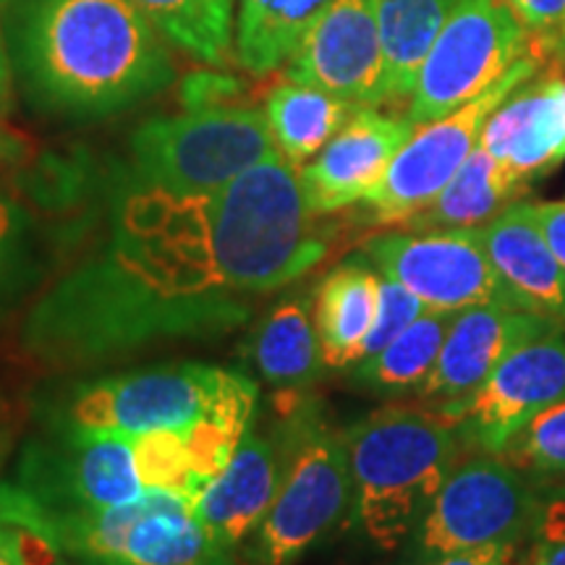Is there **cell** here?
Masks as SVG:
<instances>
[{
  "label": "cell",
  "instance_id": "cell-34",
  "mask_svg": "<svg viewBox=\"0 0 565 565\" xmlns=\"http://www.w3.org/2000/svg\"><path fill=\"white\" fill-rule=\"evenodd\" d=\"M238 87H242V82L231 79V76L200 71V74H192L183 79V103H186L189 110L231 105L228 97L236 95Z\"/></svg>",
  "mask_w": 565,
  "mask_h": 565
},
{
  "label": "cell",
  "instance_id": "cell-5",
  "mask_svg": "<svg viewBox=\"0 0 565 565\" xmlns=\"http://www.w3.org/2000/svg\"><path fill=\"white\" fill-rule=\"evenodd\" d=\"M288 429V461L270 511L246 545L252 565H294L353 505L349 448L307 404L301 391L280 406Z\"/></svg>",
  "mask_w": 565,
  "mask_h": 565
},
{
  "label": "cell",
  "instance_id": "cell-27",
  "mask_svg": "<svg viewBox=\"0 0 565 565\" xmlns=\"http://www.w3.org/2000/svg\"><path fill=\"white\" fill-rule=\"evenodd\" d=\"M166 42L194 61L221 68L233 61L236 0H131Z\"/></svg>",
  "mask_w": 565,
  "mask_h": 565
},
{
  "label": "cell",
  "instance_id": "cell-20",
  "mask_svg": "<svg viewBox=\"0 0 565 565\" xmlns=\"http://www.w3.org/2000/svg\"><path fill=\"white\" fill-rule=\"evenodd\" d=\"M380 275L366 257H353L324 275L315 294V328L322 364L330 370L356 366L364 359L380 309Z\"/></svg>",
  "mask_w": 565,
  "mask_h": 565
},
{
  "label": "cell",
  "instance_id": "cell-19",
  "mask_svg": "<svg viewBox=\"0 0 565 565\" xmlns=\"http://www.w3.org/2000/svg\"><path fill=\"white\" fill-rule=\"evenodd\" d=\"M479 147L515 175L532 181L565 160V79H545L513 92L487 118Z\"/></svg>",
  "mask_w": 565,
  "mask_h": 565
},
{
  "label": "cell",
  "instance_id": "cell-25",
  "mask_svg": "<svg viewBox=\"0 0 565 565\" xmlns=\"http://www.w3.org/2000/svg\"><path fill=\"white\" fill-rule=\"evenodd\" d=\"M461 0H377L387 100L412 97L433 42Z\"/></svg>",
  "mask_w": 565,
  "mask_h": 565
},
{
  "label": "cell",
  "instance_id": "cell-7",
  "mask_svg": "<svg viewBox=\"0 0 565 565\" xmlns=\"http://www.w3.org/2000/svg\"><path fill=\"white\" fill-rule=\"evenodd\" d=\"M526 42L508 0H461L424 55L408 121H437L484 95L524 58Z\"/></svg>",
  "mask_w": 565,
  "mask_h": 565
},
{
  "label": "cell",
  "instance_id": "cell-23",
  "mask_svg": "<svg viewBox=\"0 0 565 565\" xmlns=\"http://www.w3.org/2000/svg\"><path fill=\"white\" fill-rule=\"evenodd\" d=\"M330 3L333 0H236L233 63L252 76L282 68Z\"/></svg>",
  "mask_w": 565,
  "mask_h": 565
},
{
  "label": "cell",
  "instance_id": "cell-42",
  "mask_svg": "<svg viewBox=\"0 0 565 565\" xmlns=\"http://www.w3.org/2000/svg\"><path fill=\"white\" fill-rule=\"evenodd\" d=\"M84 565H110V563H89V561H87Z\"/></svg>",
  "mask_w": 565,
  "mask_h": 565
},
{
  "label": "cell",
  "instance_id": "cell-4",
  "mask_svg": "<svg viewBox=\"0 0 565 565\" xmlns=\"http://www.w3.org/2000/svg\"><path fill=\"white\" fill-rule=\"evenodd\" d=\"M259 387L244 374L202 364L134 370L92 380L61 401L51 429L139 437L183 433L204 419L249 429Z\"/></svg>",
  "mask_w": 565,
  "mask_h": 565
},
{
  "label": "cell",
  "instance_id": "cell-28",
  "mask_svg": "<svg viewBox=\"0 0 565 565\" xmlns=\"http://www.w3.org/2000/svg\"><path fill=\"white\" fill-rule=\"evenodd\" d=\"M38 278L40 265L30 215L0 189V322L30 296Z\"/></svg>",
  "mask_w": 565,
  "mask_h": 565
},
{
  "label": "cell",
  "instance_id": "cell-41",
  "mask_svg": "<svg viewBox=\"0 0 565 565\" xmlns=\"http://www.w3.org/2000/svg\"><path fill=\"white\" fill-rule=\"evenodd\" d=\"M13 3H17V0H0V9H9Z\"/></svg>",
  "mask_w": 565,
  "mask_h": 565
},
{
  "label": "cell",
  "instance_id": "cell-26",
  "mask_svg": "<svg viewBox=\"0 0 565 565\" xmlns=\"http://www.w3.org/2000/svg\"><path fill=\"white\" fill-rule=\"evenodd\" d=\"M448 312H424L385 349L362 359L353 370V383L374 395H404L422 391L440 356L448 335Z\"/></svg>",
  "mask_w": 565,
  "mask_h": 565
},
{
  "label": "cell",
  "instance_id": "cell-8",
  "mask_svg": "<svg viewBox=\"0 0 565 565\" xmlns=\"http://www.w3.org/2000/svg\"><path fill=\"white\" fill-rule=\"evenodd\" d=\"M545 492L503 456L479 454L450 471L424 515L419 555L435 557L479 547H515L532 536Z\"/></svg>",
  "mask_w": 565,
  "mask_h": 565
},
{
  "label": "cell",
  "instance_id": "cell-31",
  "mask_svg": "<svg viewBox=\"0 0 565 565\" xmlns=\"http://www.w3.org/2000/svg\"><path fill=\"white\" fill-rule=\"evenodd\" d=\"M427 312L419 296H414L406 286L395 282L391 278L380 280V309H377V320H374V328L370 338H366L364 345V359L377 353L380 349H385L393 338H398L408 324L419 320V317Z\"/></svg>",
  "mask_w": 565,
  "mask_h": 565
},
{
  "label": "cell",
  "instance_id": "cell-33",
  "mask_svg": "<svg viewBox=\"0 0 565 565\" xmlns=\"http://www.w3.org/2000/svg\"><path fill=\"white\" fill-rule=\"evenodd\" d=\"M532 565H565V490L545 494L532 529Z\"/></svg>",
  "mask_w": 565,
  "mask_h": 565
},
{
  "label": "cell",
  "instance_id": "cell-10",
  "mask_svg": "<svg viewBox=\"0 0 565 565\" xmlns=\"http://www.w3.org/2000/svg\"><path fill=\"white\" fill-rule=\"evenodd\" d=\"M63 555L110 565H196L223 553L189 494L145 490L126 505L61 519L51 529Z\"/></svg>",
  "mask_w": 565,
  "mask_h": 565
},
{
  "label": "cell",
  "instance_id": "cell-2",
  "mask_svg": "<svg viewBox=\"0 0 565 565\" xmlns=\"http://www.w3.org/2000/svg\"><path fill=\"white\" fill-rule=\"evenodd\" d=\"M3 34L24 95L61 118L116 116L175 79L171 45L131 0H17Z\"/></svg>",
  "mask_w": 565,
  "mask_h": 565
},
{
  "label": "cell",
  "instance_id": "cell-35",
  "mask_svg": "<svg viewBox=\"0 0 565 565\" xmlns=\"http://www.w3.org/2000/svg\"><path fill=\"white\" fill-rule=\"evenodd\" d=\"M532 210L555 257L565 265V202H536Z\"/></svg>",
  "mask_w": 565,
  "mask_h": 565
},
{
  "label": "cell",
  "instance_id": "cell-6",
  "mask_svg": "<svg viewBox=\"0 0 565 565\" xmlns=\"http://www.w3.org/2000/svg\"><path fill=\"white\" fill-rule=\"evenodd\" d=\"M273 154L278 150L267 116L246 105L150 118L129 139L131 173L139 186L173 194L215 192Z\"/></svg>",
  "mask_w": 565,
  "mask_h": 565
},
{
  "label": "cell",
  "instance_id": "cell-18",
  "mask_svg": "<svg viewBox=\"0 0 565 565\" xmlns=\"http://www.w3.org/2000/svg\"><path fill=\"white\" fill-rule=\"evenodd\" d=\"M477 236L515 303L565 330V265L536 223L532 202L508 204Z\"/></svg>",
  "mask_w": 565,
  "mask_h": 565
},
{
  "label": "cell",
  "instance_id": "cell-15",
  "mask_svg": "<svg viewBox=\"0 0 565 565\" xmlns=\"http://www.w3.org/2000/svg\"><path fill=\"white\" fill-rule=\"evenodd\" d=\"M288 461L286 416H254L228 466L196 498V515L215 547L233 550L249 540L278 494Z\"/></svg>",
  "mask_w": 565,
  "mask_h": 565
},
{
  "label": "cell",
  "instance_id": "cell-9",
  "mask_svg": "<svg viewBox=\"0 0 565 565\" xmlns=\"http://www.w3.org/2000/svg\"><path fill=\"white\" fill-rule=\"evenodd\" d=\"M13 482L32 500L47 534L68 515L108 511L145 494L131 437L63 429L21 448Z\"/></svg>",
  "mask_w": 565,
  "mask_h": 565
},
{
  "label": "cell",
  "instance_id": "cell-21",
  "mask_svg": "<svg viewBox=\"0 0 565 565\" xmlns=\"http://www.w3.org/2000/svg\"><path fill=\"white\" fill-rule=\"evenodd\" d=\"M529 181L515 175L511 168L494 160L490 152L477 147L463 162L461 171L427 207L408 217L406 231H471L482 228L500 215L515 196L524 194Z\"/></svg>",
  "mask_w": 565,
  "mask_h": 565
},
{
  "label": "cell",
  "instance_id": "cell-22",
  "mask_svg": "<svg viewBox=\"0 0 565 565\" xmlns=\"http://www.w3.org/2000/svg\"><path fill=\"white\" fill-rule=\"evenodd\" d=\"M249 364L275 391H303L320 377L324 364L307 296L282 299L267 312L252 335Z\"/></svg>",
  "mask_w": 565,
  "mask_h": 565
},
{
  "label": "cell",
  "instance_id": "cell-29",
  "mask_svg": "<svg viewBox=\"0 0 565 565\" xmlns=\"http://www.w3.org/2000/svg\"><path fill=\"white\" fill-rule=\"evenodd\" d=\"M500 456L524 471L540 490H565V398L536 414Z\"/></svg>",
  "mask_w": 565,
  "mask_h": 565
},
{
  "label": "cell",
  "instance_id": "cell-39",
  "mask_svg": "<svg viewBox=\"0 0 565 565\" xmlns=\"http://www.w3.org/2000/svg\"><path fill=\"white\" fill-rule=\"evenodd\" d=\"M17 433L19 424L17 416H13V406L6 398H0V469L9 461L13 443H17Z\"/></svg>",
  "mask_w": 565,
  "mask_h": 565
},
{
  "label": "cell",
  "instance_id": "cell-12",
  "mask_svg": "<svg viewBox=\"0 0 565 565\" xmlns=\"http://www.w3.org/2000/svg\"><path fill=\"white\" fill-rule=\"evenodd\" d=\"M364 257L380 275L419 296L427 312H463L482 303L521 309L487 257L477 228L395 231L372 236Z\"/></svg>",
  "mask_w": 565,
  "mask_h": 565
},
{
  "label": "cell",
  "instance_id": "cell-40",
  "mask_svg": "<svg viewBox=\"0 0 565 565\" xmlns=\"http://www.w3.org/2000/svg\"><path fill=\"white\" fill-rule=\"evenodd\" d=\"M196 565H238V563H236V557L231 555V550H223V553H215L212 557H207V561H202Z\"/></svg>",
  "mask_w": 565,
  "mask_h": 565
},
{
  "label": "cell",
  "instance_id": "cell-38",
  "mask_svg": "<svg viewBox=\"0 0 565 565\" xmlns=\"http://www.w3.org/2000/svg\"><path fill=\"white\" fill-rule=\"evenodd\" d=\"M13 82H17V74H13V63L9 55V45H6L3 26H0V121L11 113Z\"/></svg>",
  "mask_w": 565,
  "mask_h": 565
},
{
  "label": "cell",
  "instance_id": "cell-13",
  "mask_svg": "<svg viewBox=\"0 0 565 565\" xmlns=\"http://www.w3.org/2000/svg\"><path fill=\"white\" fill-rule=\"evenodd\" d=\"M565 398V330L513 349L466 398L440 408L458 440L500 456L536 414Z\"/></svg>",
  "mask_w": 565,
  "mask_h": 565
},
{
  "label": "cell",
  "instance_id": "cell-1",
  "mask_svg": "<svg viewBox=\"0 0 565 565\" xmlns=\"http://www.w3.org/2000/svg\"><path fill=\"white\" fill-rule=\"evenodd\" d=\"M299 171L273 154L215 192L134 186L97 252L34 301L21 345L84 366L168 341L223 335L257 296L301 278L328 252Z\"/></svg>",
  "mask_w": 565,
  "mask_h": 565
},
{
  "label": "cell",
  "instance_id": "cell-32",
  "mask_svg": "<svg viewBox=\"0 0 565 565\" xmlns=\"http://www.w3.org/2000/svg\"><path fill=\"white\" fill-rule=\"evenodd\" d=\"M540 51L565 55V0H508Z\"/></svg>",
  "mask_w": 565,
  "mask_h": 565
},
{
  "label": "cell",
  "instance_id": "cell-3",
  "mask_svg": "<svg viewBox=\"0 0 565 565\" xmlns=\"http://www.w3.org/2000/svg\"><path fill=\"white\" fill-rule=\"evenodd\" d=\"M353 519L374 547L393 553L419 532L461 448L443 414L385 406L343 433Z\"/></svg>",
  "mask_w": 565,
  "mask_h": 565
},
{
  "label": "cell",
  "instance_id": "cell-36",
  "mask_svg": "<svg viewBox=\"0 0 565 565\" xmlns=\"http://www.w3.org/2000/svg\"><path fill=\"white\" fill-rule=\"evenodd\" d=\"M511 553L513 547H479L466 550V553L435 557L427 565H513Z\"/></svg>",
  "mask_w": 565,
  "mask_h": 565
},
{
  "label": "cell",
  "instance_id": "cell-37",
  "mask_svg": "<svg viewBox=\"0 0 565 565\" xmlns=\"http://www.w3.org/2000/svg\"><path fill=\"white\" fill-rule=\"evenodd\" d=\"M32 145L24 134H19L11 126H6L0 121V168L3 166H17L30 154Z\"/></svg>",
  "mask_w": 565,
  "mask_h": 565
},
{
  "label": "cell",
  "instance_id": "cell-11",
  "mask_svg": "<svg viewBox=\"0 0 565 565\" xmlns=\"http://www.w3.org/2000/svg\"><path fill=\"white\" fill-rule=\"evenodd\" d=\"M540 61L524 55L508 74L448 116L416 126L412 137L395 154L385 179L366 194L364 207L370 221L380 225H401L427 207L448 181L461 171L469 154L479 147L487 118L534 76Z\"/></svg>",
  "mask_w": 565,
  "mask_h": 565
},
{
  "label": "cell",
  "instance_id": "cell-17",
  "mask_svg": "<svg viewBox=\"0 0 565 565\" xmlns=\"http://www.w3.org/2000/svg\"><path fill=\"white\" fill-rule=\"evenodd\" d=\"M555 322L526 309L482 303L463 309L450 320L443 351L419 395L445 408L484 383V377L519 345L557 333Z\"/></svg>",
  "mask_w": 565,
  "mask_h": 565
},
{
  "label": "cell",
  "instance_id": "cell-30",
  "mask_svg": "<svg viewBox=\"0 0 565 565\" xmlns=\"http://www.w3.org/2000/svg\"><path fill=\"white\" fill-rule=\"evenodd\" d=\"M131 440L145 490L183 492L196 503L207 484L196 475L183 433H150Z\"/></svg>",
  "mask_w": 565,
  "mask_h": 565
},
{
  "label": "cell",
  "instance_id": "cell-24",
  "mask_svg": "<svg viewBox=\"0 0 565 565\" xmlns=\"http://www.w3.org/2000/svg\"><path fill=\"white\" fill-rule=\"evenodd\" d=\"M356 110L330 92L291 79L278 84L265 105L275 150L296 171L312 162Z\"/></svg>",
  "mask_w": 565,
  "mask_h": 565
},
{
  "label": "cell",
  "instance_id": "cell-14",
  "mask_svg": "<svg viewBox=\"0 0 565 565\" xmlns=\"http://www.w3.org/2000/svg\"><path fill=\"white\" fill-rule=\"evenodd\" d=\"M286 79L330 92L356 108L387 103L377 0H333L296 45Z\"/></svg>",
  "mask_w": 565,
  "mask_h": 565
},
{
  "label": "cell",
  "instance_id": "cell-16",
  "mask_svg": "<svg viewBox=\"0 0 565 565\" xmlns=\"http://www.w3.org/2000/svg\"><path fill=\"white\" fill-rule=\"evenodd\" d=\"M416 126L408 116H385L377 108H359L328 147L299 171L303 196L315 215H330L366 194L385 179L387 168Z\"/></svg>",
  "mask_w": 565,
  "mask_h": 565
}]
</instances>
